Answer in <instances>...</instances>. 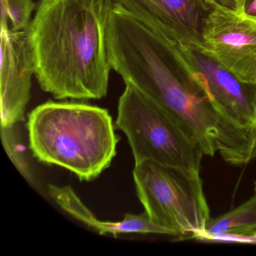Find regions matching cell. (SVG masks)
Returning <instances> with one entry per match:
<instances>
[{"instance_id": "obj_1", "label": "cell", "mask_w": 256, "mask_h": 256, "mask_svg": "<svg viewBox=\"0 0 256 256\" xmlns=\"http://www.w3.org/2000/svg\"><path fill=\"white\" fill-rule=\"evenodd\" d=\"M103 0H41L26 29L35 76L56 100H101L112 70Z\"/></svg>"}, {"instance_id": "obj_2", "label": "cell", "mask_w": 256, "mask_h": 256, "mask_svg": "<svg viewBox=\"0 0 256 256\" xmlns=\"http://www.w3.org/2000/svg\"><path fill=\"white\" fill-rule=\"evenodd\" d=\"M178 44L107 4L106 46L112 70L167 110L197 139L204 156L212 157L220 116L206 94L178 66L174 54Z\"/></svg>"}, {"instance_id": "obj_3", "label": "cell", "mask_w": 256, "mask_h": 256, "mask_svg": "<svg viewBox=\"0 0 256 256\" xmlns=\"http://www.w3.org/2000/svg\"><path fill=\"white\" fill-rule=\"evenodd\" d=\"M34 156L92 181L112 164L120 138L106 109L74 102L48 101L28 115Z\"/></svg>"}, {"instance_id": "obj_4", "label": "cell", "mask_w": 256, "mask_h": 256, "mask_svg": "<svg viewBox=\"0 0 256 256\" xmlns=\"http://www.w3.org/2000/svg\"><path fill=\"white\" fill-rule=\"evenodd\" d=\"M116 126L128 139L134 163L150 161L200 173L204 154L197 139L167 110L128 84L119 100Z\"/></svg>"}, {"instance_id": "obj_5", "label": "cell", "mask_w": 256, "mask_h": 256, "mask_svg": "<svg viewBox=\"0 0 256 256\" xmlns=\"http://www.w3.org/2000/svg\"><path fill=\"white\" fill-rule=\"evenodd\" d=\"M133 178L152 222L182 239L205 230L210 215L200 173L144 161L134 163Z\"/></svg>"}, {"instance_id": "obj_6", "label": "cell", "mask_w": 256, "mask_h": 256, "mask_svg": "<svg viewBox=\"0 0 256 256\" xmlns=\"http://www.w3.org/2000/svg\"><path fill=\"white\" fill-rule=\"evenodd\" d=\"M199 52L209 56L240 82L256 86V19L209 5L202 28Z\"/></svg>"}, {"instance_id": "obj_7", "label": "cell", "mask_w": 256, "mask_h": 256, "mask_svg": "<svg viewBox=\"0 0 256 256\" xmlns=\"http://www.w3.org/2000/svg\"><path fill=\"white\" fill-rule=\"evenodd\" d=\"M196 70L190 79L206 94L220 116L218 140L238 136L248 130L256 113V86L240 82L218 62L190 49Z\"/></svg>"}, {"instance_id": "obj_8", "label": "cell", "mask_w": 256, "mask_h": 256, "mask_svg": "<svg viewBox=\"0 0 256 256\" xmlns=\"http://www.w3.org/2000/svg\"><path fill=\"white\" fill-rule=\"evenodd\" d=\"M119 7L162 36L202 48V28L208 5L204 0H103Z\"/></svg>"}, {"instance_id": "obj_9", "label": "cell", "mask_w": 256, "mask_h": 256, "mask_svg": "<svg viewBox=\"0 0 256 256\" xmlns=\"http://www.w3.org/2000/svg\"><path fill=\"white\" fill-rule=\"evenodd\" d=\"M0 50L1 126H8L25 120L30 100L35 65L26 30H12L1 25Z\"/></svg>"}, {"instance_id": "obj_10", "label": "cell", "mask_w": 256, "mask_h": 256, "mask_svg": "<svg viewBox=\"0 0 256 256\" xmlns=\"http://www.w3.org/2000/svg\"><path fill=\"white\" fill-rule=\"evenodd\" d=\"M48 188L49 196L56 204L100 234L116 236L124 234H156L174 236L172 230L152 222L146 212L138 215L126 214L124 220L118 222L100 221L70 186L49 185Z\"/></svg>"}, {"instance_id": "obj_11", "label": "cell", "mask_w": 256, "mask_h": 256, "mask_svg": "<svg viewBox=\"0 0 256 256\" xmlns=\"http://www.w3.org/2000/svg\"><path fill=\"white\" fill-rule=\"evenodd\" d=\"M254 229H256V193L235 209L210 220L205 230L200 234H222Z\"/></svg>"}, {"instance_id": "obj_12", "label": "cell", "mask_w": 256, "mask_h": 256, "mask_svg": "<svg viewBox=\"0 0 256 256\" xmlns=\"http://www.w3.org/2000/svg\"><path fill=\"white\" fill-rule=\"evenodd\" d=\"M18 124L1 126V139L7 155L20 174L29 184L36 185L35 175L28 156L26 148L22 140Z\"/></svg>"}, {"instance_id": "obj_13", "label": "cell", "mask_w": 256, "mask_h": 256, "mask_svg": "<svg viewBox=\"0 0 256 256\" xmlns=\"http://www.w3.org/2000/svg\"><path fill=\"white\" fill-rule=\"evenodd\" d=\"M37 8L34 0H1V25H8L12 30H26Z\"/></svg>"}, {"instance_id": "obj_14", "label": "cell", "mask_w": 256, "mask_h": 256, "mask_svg": "<svg viewBox=\"0 0 256 256\" xmlns=\"http://www.w3.org/2000/svg\"><path fill=\"white\" fill-rule=\"evenodd\" d=\"M234 166L248 164L256 157V113L251 126L238 136L234 143L221 156Z\"/></svg>"}, {"instance_id": "obj_15", "label": "cell", "mask_w": 256, "mask_h": 256, "mask_svg": "<svg viewBox=\"0 0 256 256\" xmlns=\"http://www.w3.org/2000/svg\"><path fill=\"white\" fill-rule=\"evenodd\" d=\"M194 239L202 242H226V244H253L256 245V229L245 232L222 234L208 235L197 234L192 236Z\"/></svg>"}, {"instance_id": "obj_16", "label": "cell", "mask_w": 256, "mask_h": 256, "mask_svg": "<svg viewBox=\"0 0 256 256\" xmlns=\"http://www.w3.org/2000/svg\"><path fill=\"white\" fill-rule=\"evenodd\" d=\"M208 5L217 6L222 8H227L244 14V8L248 0H204Z\"/></svg>"}, {"instance_id": "obj_17", "label": "cell", "mask_w": 256, "mask_h": 256, "mask_svg": "<svg viewBox=\"0 0 256 256\" xmlns=\"http://www.w3.org/2000/svg\"><path fill=\"white\" fill-rule=\"evenodd\" d=\"M244 14L256 19V0H248L244 8Z\"/></svg>"}, {"instance_id": "obj_18", "label": "cell", "mask_w": 256, "mask_h": 256, "mask_svg": "<svg viewBox=\"0 0 256 256\" xmlns=\"http://www.w3.org/2000/svg\"><path fill=\"white\" fill-rule=\"evenodd\" d=\"M254 191H256V185H254Z\"/></svg>"}]
</instances>
